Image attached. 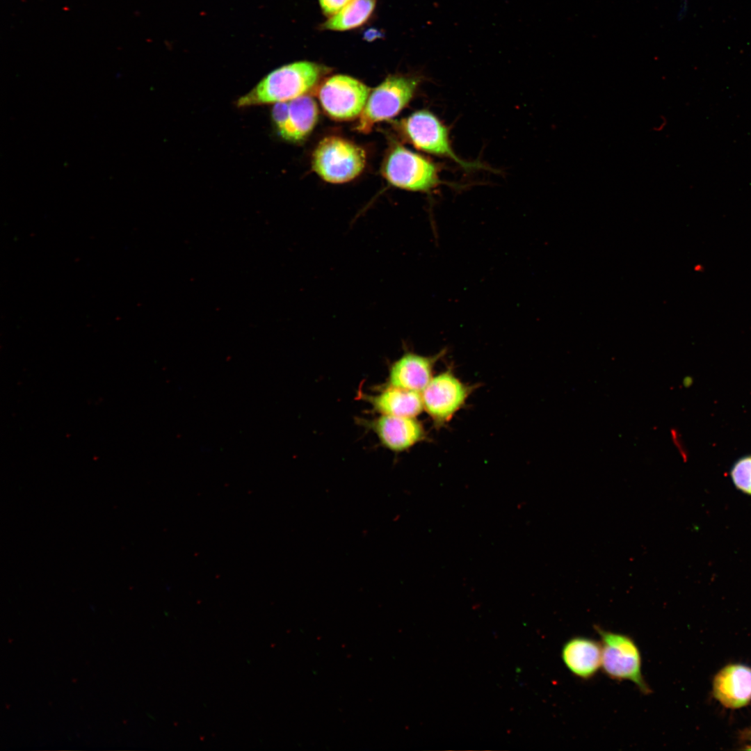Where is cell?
<instances>
[{
	"label": "cell",
	"mask_w": 751,
	"mask_h": 751,
	"mask_svg": "<svg viewBox=\"0 0 751 751\" xmlns=\"http://www.w3.org/2000/svg\"><path fill=\"white\" fill-rule=\"evenodd\" d=\"M352 0H318L323 13L330 17L343 9Z\"/></svg>",
	"instance_id": "18"
},
{
	"label": "cell",
	"mask_w": 751,
	"mask_h": 751,
	"mask_svg": "<svg viewBox=\"0 0 751 751\" xmlns=\"http://www.w3.org/2000/svg\"><path fill=\"white\" fill-rule=\"evenodd\" d=\"M749 734H750V738H751V729H750V733H749Z\"/></svg>",
	"instance_id": "19"
},
{
	"label": "cell",
	"mask_w": 751,
	"mask_h": 751,
	"mask_svg": "<svg viewBox=\"0 0 751 751\" xmlns=\"http://www.w3.org/2000/svg\"><path fill=\"white\" fill-rule=\"evenodd\" d=\"M318 113L316 103L309 95L289 101L288 120L280 136L293 143L304 140L315 127Z\"/></svg>",
	"instance_id": "14"
},
{
	"label": "cell",
	"mask_w": 751,
	"mask_h": 751,
	"mask_svg": "<svg viewBox=\"0 0 751 751\" xmlns=\"http://www.w3.org/2000/svg\"><path fill=\"white\" fill-rule=\"evenodd\" d=\"M362 423L377 436L381 445L394 453L407 451L426 437L422 423L416 418L379 415Z\"/></svg>",
	"instance_id": "9"
},
{
	"label": "cell",
	"mask_w": 751,
	"mask_h": 751,
	"mask_svg": "<svg viewBox=\"0 0 751 751\" xmlns=\"http://www.w3.org/2000/svg\"><path fill=\"white\" fill-rule=\"evenodd\" d=\"M369 94L370 89L364 83L344 74L329 77L318 90L321 106L329 116L337 120L359 117Z\"/></svg>",
	"instance_id": "7"
},
{
	"label": "cell",
	"mask_w": 751,
	"mask_h": 751,
	"mask_svg": "<svg viewBox=\"0 0 751 751\" xmlns=\"http://www.w3.org/2000/svg\"><path fill=\"white\" fill-rule=\"evenodd\" d=\"M472 387L462 382L451 370L433 376L421 392L423 410L437 426L449 422L465 404Z\"/></svg>",
	"instance_id": "8"
},
{
	"label": "cell",
	"mask_w": 751,
	"mask_h": 751,
	"mask_svg": "<svg viewBox=\"0 0 751 751\" xmlns=\"http://www.w3.org/2000/svg\"><path fill=\"white\" fill-rule=\"evenodd\" d=\"M601 642L585 636H574L563 645L562 659L574 676L588 680L601 667Z\"/></svg>",
	"instance_id": "13"
},
{
	"label": "cell",
	"mask_w": 751,
	"mask_h": 751,
	"mask_svg": "<svg viewBox=\"0 0 751 751\" xmlns=\"http://www.w3.org/2000/svg\"><path fill=\"white\" fill-rule=\"evenodd\" d=\"M400 129L405 138L419 150L451 159L467 170L487 169L479 162L466 161L459 158L451 147L449 129L428 111L412 113L401 120Z\"/></svg>",
	"instance_id": "6"
},
{
	"label": "cell",
	"mask_w": 751,
	"mask_h": 751,
	"mask_svg": "<svg viewBox=\"0 0 751 751\" xmlns=\"http://www.w3.org/2000/svg\"><path fill=\"white\" fill-rule=\"evenodd\" d=\"M443 352L431 356L405 352L390 365L387 384L421 393L432 379Z\"/></svg>",
	"instance_id": "10"
},
{
	"label": "cell",
	"mask_w": 751,
	"mask_h": 751,
	"mask_svg": "<svg viewBox=\"0 0 751 751\" xmlns=\"http://www.w3.org/2000/svg\"><path fill=\"white\" fill-rule=\"evenodd\" d=\"M376 4V0H352L336 15L328 17L322 29L344 31L360 27L369 19Z\"/></svg>",
	"instance_id": "15"
},
{
	"label": "cell",
	"mask_w": 751,
	"mask_h": 751,
	"mask_svg": "<svg viewBox=\"0 0 751 751\" xmlns=\"http://www.w3.org/2000/svg\"><path fill=\"white\" fill-rule=\"evenodd\" d=\"M419 83L417 76H388L370 92L356 129L369 133L376 123L396 115L411 101Z\"/></svg>",
	"instance_id": "3"
},
{
	"label": "cell",
	"mask_w": 751,
	"mask_h": 751,
	"mask_svg": "<svg viewBox=\"0 0 751 751\" xmlns=\"http://www.w3.org/2000/svg\"><path fill=\"white\" fill-rule=\"evenodd\" d=\"M731 477L737 489L751 495V455L740 458L734 465Z\"/></svg>",
	"instance_id": "16"
},
{
	"label": "cell",
	"mask_w": 751,
	"mask_h": 751,
	"mask_svg": "<svg viewBox=\"0 0 751 751\" xmlns=\"http://www.w3.org/2000/svg\"><path fill=\"white\" fill-rule=\"evenodd\" d=\"M326 72L316 63L298 61L278 67L264 77L252 90L239 98L236 105L245 108L289 102L305 95Z\"/></svg>",
	"instance_id": "1"
},
{
	"label": "cell",
	"mask_w": 751,
	"mask_h": 751,
	"mask_svg": "<svg viewBox=\"0 0 751 751\" xmlns=\"http://www.w3.org/2000/svg\"><path fill=\"white\" fill-rule=\"evenodd\" d=\"M595 630L601 644V668L611 679L630 681L645 694L651 689L642 674L640 652L634 640L628 635L606 631L595 625Z\"/></svg>",
	"instance_id": "4"
},
{
	"label": "cell",
	"mask_w": 751,
	"mask_h": 751,
	"mask_svg": "<svg viewBox=\"0 0 751 751\" xmlns=\"http://www.w3.org/2000/svg\"><path fill=\"white\" fill-rule=\"evenodd\" d=\"M379 415L416 418L423 410L420 392L385 384L374 394H363Z\"/></svg>",
	"instance_id": "12"
},
{
	"label": "cell",
	"mask_w": 751,
	"mask_h": 751,
	"mask_svg": "<svg viewBox=\"0 0 751 751\" xmlns=\"http://www.w3.org/2000/svg\"><path fill=\"white\" fill-rule=\"evenodd\" d=\"M289 102L274 104L272 109V118L274 124L280 133L284 127L289 116Z\"/></svg>",
	"instance_id": "17"
},
{
	"label": "cell",
	"mask_w": 751,
	"mask_h": 751,
	"mask_svg": "<svg viewBox=\"0 0 751 751\" xmlns=\"http://www.w3.org/2000/svg\"><path fill=\"white\" fill-rule=\"evenodd\" d=\"M366 152L355 143L337 136L321 140L312 158L314 171L323 180L341 184L357 177L364 170Z\"/></svg>",
	"instance_id": "2"
},
{
	"label": "cell",
	"mask_w": 751,
	"mask_h": 751,
	"mask_svg": "<svg viewBox=\"0 0 751 751\" xmlns=\"http://www.w3.org/2000/svg\"><path fill=\"white\" fill-rule=\"evenodd\" d=\"M712 693L725 707L747 706L751 701V668L738 663L725 665L713 678Z\"/></svg>",
	"instance_id": "11"
},
{
	"label": "cell",
	"mask_w": 751,
	"mask_h": 751,
	"mask_svg": "<svg viewBox=\"0 0 751 751\" xmlns=\"http://www.w3.org/2000/svg\"><path fill=\"white\" fill-rule=\"evenodd\" d=\"M382 173L391 185L411 191L429 192L442 183L432 161L401 145L388 152Z\"/></svg>",
	"instance_id": "5"
}]
</instances>
